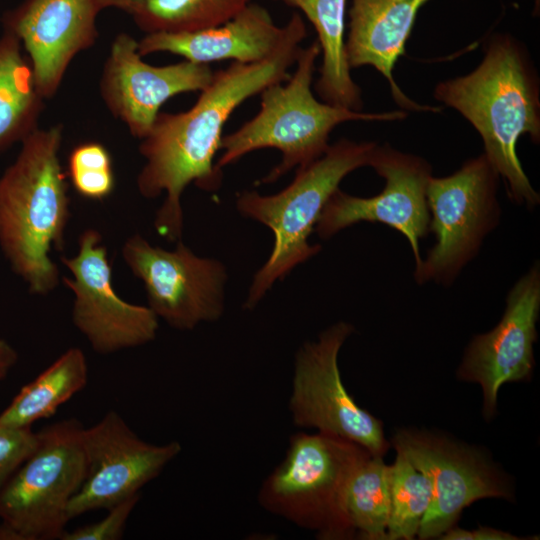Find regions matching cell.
<instances>
[{"instance_id": "obj_19", "label": "cell", "mask_w": 540, "mask_h": 540, "mask_svg": "<svg viewBox=\"0 0 540 540\" xmlns=\"http://www.w3.org/2000/svg\"><path fill=\"white\" fill-rule=\"evenodd\" d=\"M345 51L350 68L372 66L388 81L394 100L402 108L440 111L419 105L396 84L393 70L405 52L419 9L429 0H350Z\"/></svg>"}, {"instance_id": "obj_25", "label": "cell", "mask_w": 540, "mask_h": 540, "mask_svg": "<svg viewBox=\"0 0 540 540\" xmlns=\"http://www.w3.org/2000/svg\"><path fill=\"white\" fill-rule=\"evenodd\" d=\"M391 513L386 540L413 539L433 497L430 478L397 452L390 466Z\"/></svg>"}, {"instance_id": "obj_27", "label": "cell", "mask_w": 540, "mask_h": 540, "mask_svg": "<svg viewBox=\"0 0 540 540\" xmlns=\"http://www.w3.org/2000/svg\"><path fill=\"white\" fill-rule=\"evenodd\" d=\"M39 441L38 432L31 427L18 428L0 424V492L35 450Z\"/></svg>"}, {"instance_id": "obj_7", "label": "cell", "mask_w": 540, "mask_h": 540, "mask_svg": "<svg viewBox=\"0 0 540 540\" xmlns=\"http://www.w3.org/2000/svg\"><path fill=\"white\" fill-rule=\"evenodd\" d=\"M83 426L76 419L41 431L35 450L0 492V539H60L69 503L86 475Z\"/></svg>"}, {"instance_id": "obj_20", "label": "cell", "mask_w": 540, "mask_h": 540, "mask_svg": "<svg viewBox=\"0 0 540 540\" xmlns=\"http://www.w3.org/2000/svg\"><path fill=\"white\" fill-rule=\"evenodd\" d=\"M301 11L313 25L322 64L315 91L323 102L361 111V89L352 79L345 51L347 0H274Z\"/></svg>"}, {"instance_id": "obj_23", "label": "cell", "mask_w": 540, "mask_h": 540, "mask_svg": "<svg viewBox=\"0 0 540 540\" xmlns=\"http://www.w3.org/2000/svg\"><path fill=\"white\" fill-rule=\"evenodd\" d=\"M345 506L356 536L386 540L391 513L390 466L369 455L354 470L346 490Z\"/></svg>"}, {"instance_id": "obj_5", "label": "cell", "mask_w": 540, "mask_h": 540, "mask_svg": "<svg viewBox=\"0 0 540 540\" xmlns=\"http://www.w3.org/2000/svg\"><path fill=\"white\" fill-rule=\"evenodd\" d=\"M376 146L375 142L342 138L319 158L297 168L292 182L280 192L261 195L245 190L238 194L239 213L264 224L274 234L273 250L254 275L244 308H255L276 281L320 252V245L310 244L308 238L326 202L348 174L369 166Z\"/></svg>"}, {"instance_id": "obj_11", "label": "cell", "mask_w": 540, "mask_h": 540, "mask_svg": "<svg viewBox=\"0 0 540 540\" xmlns=\"http://www.w3.org/2000/svg\"><path fill=\"white\" fill-rule=\"evenodd\" d=\"M369 166L385 180L383 190L364 198L338 188L326 202L314 230L327 240L359 222L388 225L407 239L417 268L422 261L419 241L429 232L426 192L432 168L424 158L389 145L376 146Z\"/></svg>"}, {"instance_id": "obj_2", "label": "cell", "mask_w": 540, "mask_h": 540, "mask_svg": "<svg viewBox=\"0 0 540 540\" xmlns=\"http://www.w3.org/2000/svg\"><path fill=\"white\" fill-rule=\"evenodd\" d=\"M434 97L477 130L509 198L528 209L538 206L540 196L516 153L522 135L540 142V85L527 49L513 36H492L478 67L437 84Z\"/></svg>"}, {"instance_id": "obj_3", "label": "cell", "mask_w": 540, "mask_h": 540, "mask_svg": "<svg viewBox=\"0 0 540 540\" xmlns=\"http://www.w3.org/2000/svg\"><path fill=\"white\" fill-rule=\"evenodd\" d=\"M60 124L35 129L0 177V247L12 270L35 295L59 284L49 254L63 249L70 216L66 175L59 159Z\"/></svg>"}, {"instance_id": "obj_1", "label": "cell", "mask_w": 540, "mask_h": 540, "mask_svg": "<svg viewBox=\"0 0 540 540\" xmlns=\"http://www.w3.org/2000/svg\"><path fill=\"white\" fill-rule=\"evenodd\" d=\"M305 21L269 59L257 63L231 62L214 72L195 104L179 113H159L139 146L145 164L137 177L139 193L154 199L165 193L156 213V231L168 241L180 240L183 231L181 196L193 183L205 191L222 185L223 171L214 158L223 129L232 113L248 98L271 84L286 81L306 38Z\"/></svg>"}, {"instance_id": "obj_30", "label": "cell", "mask_w": 540, "mask_h": 540, "mask_svg": "<svg viewBox=\"0 0 540 540\" xmlns=\"http://www.w3.org/2000/svg\"><path fill=\"white\" fill-rule=\"evenodd\" d=\"M17 360L16 350L6 340L0 339V380L6 377Z\"/></svg>"}, {"instance_id": "obj_10", "label": "cell", "mask_w": 540, "mask_h": 540, "mask_svg": "<svg viewBox=\"0 0 540 540\" xmlns=\"http://www.w3.org/2000/svg\"><path fill=\"white\" fill-rule=\"evenodd\" d=\"M122 257L143 282L148 307L171 327L192 330L223 315L227 271L221 261L196 255L181 240L165 250L139 234L125 241Z\"/></svg>"}, {"instance_id": "obj_14", "label": "cell", "mask_w": 540, "mask_h": 540, "mask_svg": "<svg viewBox=\"0 0 540 540\" xmlns=\"http://www.w3.org/2000/svg\"><path fill=\"white\" fill-rule=\"evenodd\" d=\"M85 479L68 506L69 521L97 509H110L140 494L181 452L178 441L163 445L139 438L115 411L82 430Z\"/></svg>"}, {"instance_id": "obj_6", "label": "cell", "mask_w": 540, "mask_h": 540, "mask_svg": "<svg viewBox=\"0 0 540 540\" xmlns=\"http://www.w3.org/2000/svg\"><path fill=\"white\" fill-rule=\"evenodd\" d=\"M369 455L359 444L336 435L295 433L282 461L262 482L258 503L318 539H352L356 534L346 511V490L354 470Z\"/></svg>"}, {"instance_id": "obj_16", "label": "cell", "mask_w": 540, "mask_h": 540, "mask_svg": "<svg viewBox=\"0 0 540 540\" xmlns=\"http://www.w3.org/2000/svg\"><path fill=\"white\" fill-rule=\"evenodd\" d=\"M138 52V41L122 32L114 38L100 79V94L109 111L143 139L161 106L181 93L200 92L212 80L209 64L188 60L153 66Z\"/></svg>"}, {"instance_id": "obj_9", "label": "cell", "mask_w": 540, "mask_h": 540, "mask_svg": "<svg viewBox=\"0 0 540 540\" xmlns=\"http://www.w3.org/2000/svg\"><path fill=\"white\" fill-rule=\"evenodd\" d=\"M354 327L339 321L304 343L295 355L288 409L293 424L353 441L371 455L389 449L382 422L361 408L346 390L338 355Z\"/></svg>"}, {"instance_id": "obj_32", "label": "cell", "mask_w": 540, "mask_h": 540, "mask_svg": "<svg viewBox=\"0 0 540 540\" xmlns=\"http://www.w3.org/2000/svg\"><path fill=\"white\" fill-rule=\"evenodd\" d=\"M537 6L536 10L538 11V7H539V0H536L535 1V7Z\"/></svg>"}, {"instance_id": "obj_21", "label": "cell", "mask_w": 540, "mask_h": 540, "mask_svg": "<svg viewBox=\"0 0 540 540\" xmlns=\"http://www.w3.org/2000/svg\"><path fill=\"white\" fill-rule=\"evenodd\" d=\"M43 100L19 39L3 29L0 35V156L38 128Z\"/></svg>"}, {"instance_id": "obj_4", "label": "cell", "mask_w": 540, "mask_h": 540, "mask_svg": "<svg viewBox=\"0 0 540 540\" xmlns=\"http://www.w3.org/2000/svg\"><path fill=\"white\" fill-rule=\"evenodd\" d=\"M321 54L317 40L302 48L295 70L286 81L269 85L260 93L258 113L230 134L224 135L222 155L216 167L230 165L259 149L273 148L282 154L260 184L274 183L294 167L313 162L329 147L333 129L347 121H394L406 117L403 111L367 113L318 100L311 89L316 59Z\"/></svg>"}, {"instance_id": "obj_24", "label": "cell", "mask_w": 540, "mask_h": 540, "mask_svg": "<svg viewBox=\"0 0 540 540\" xmlns=\"http://www.w3.org/2000/svg\"><path fill=\"white\" fill-rule=\"evenodd\" d=\"M252 0H141L129 13L147 34L191 32L221 25Z\"/></svg>"}, {"instance_id": "obj_18", "label": "cell", "mask_w": 540, "mask_h": 540, "mask_svg": "<svg viewBox=\"0 0 540 540\" xmlns=\"http://www.w3.org/2000/svg\"><path fill=\"white\" fill-rule=\"evenodd\" d=\"M304 19L293 12L283 26H277L264 6L251 2L227 22L191 32L149 33L138 42L145 56L167 52L198 64L224 60L257 63L272 57Z\"/></svg>"}, {"instance_id": "obj_28", "label": "cell", "mask_w": 540, "mask_h": 540, "mask_svg": "<svg viewBox=\"0 0 540 540\" xmlns=\"http://www.w3.org/2000/svg\"><path fill=\"white\" fill-rule=\"evenodd\" d=\"M140 499V494L132 496L108 509V514L100 521L65 530L61 540H118L121 539L127 520Z\"/></svg>"}, {"instance_id": "obj_29", "label": "cell", "mask_w": 540, "mask_h": 540, "mask_svg": "<svg viewBox=\"0 0 540 540\" xmlns=\"http://www.w3.org/2000/svg\"><path fill=\"white\" fill-rule=\"evenodd\" d=\"M444 540H515L519 537H515L512 534L503 532L497 529L488 527H479L475 530L469 531L458 527H452L447 530L441 537Z\"/></svg>"}, {"instance_id": "obj_17", "label": "cell", "mask_w": 540, "mask_h": 540, "mask_svg": "<svg viewBox=\"0 0 540 540\" xmlns=\"http://www.w3.org/2000/svg\"><path fill=\"white\" fill-rule=\"evenodd\" d=\"M98 0H24L3 14V29L26 51L37 90L52 97L73 58L94 45Z\"/></svg>"}, {"instance_id": "obj_13", "label": "cell", "mask_w": 540, "mask_h": 540, "mask_svg": "<svg viewBox=\"0 0 540 540\" xmlns=\"http://www.w3.org/2000/svg\"><path fill=\"white\" fill-rule=\"evenodd\" d=\"M101 241L97 230H85L79 237L78 253L61 257L72 275L62 280L74 295V325L95 352L110 354L153 341L159 318L148 306L128 303L115 292Z\"/></svg>"}, {"instance_id": "obj_22", "label": "cell", "mask_w": 540, "mask_h": 540, "mask_svg": "<svg viewBox=\"0 0 540 540\" xmlns=\"http://www.w3.org/2000/svg\"><path fill=\"white\" fill-rule=\"evenodd\" d=\"M88 380V365L80 348L62 353L33 381L21 388L0 413V424L27 428L40 419L49 418Z\"/></svg>"}, {"instance_id": "obj_26", "label": "cell", "mask_w": 540, "mask_h": 540, "mask_svg": "<svg viewBox=\"0 0 540 540\" xmlns=\"http://www.w3.org/2000/svg\"><path fill=\"white\" fill-rule=\"evenodd\" d=\"M68 176L77 193L90 200L107 198L115 187L110 153L98 142H85L73 148Z\"/></svg>"}, {"instance_id": "obj_8", "label": "cell", "mask_w": 540, "mask_h": 540, "mask_svg": "<svg viewBox=\"0 0 540 540\" xmlns=\"http://www.w3.org/2000/svg\"><path fill=\"white\" fill-rule=\"evenodd\" d=\"M499 180L484 153L449 176L430 177L426 192L429 231L436 241L414 270L418 284L434 281L449 286L478 254L500 220Z\"/></svg>"}, {"instance_id": "obj_12", "label": "cell", "mask_w": 540, "mask_h": 540, "mask_svg": "<svg viewBox=\"0 0 540 540\" xmlns=\"http://www.w3.org/2000/svg\"><path fill=\"white\" fill-rule=\"evenodd\" d=\"M403 454L433 485V497L422 518L419 539L442 536L463 509L482 498L512 497L508 480L479 450L428 432L400 430L393 439Z\"/></svg>"}, {"instance_id": "obj_15", "label": "cell", "mask_w": 540, "mask_h": 540, "mask_svg": "<svg viewBox=\"0 0 540 540\" xmlns=\"http://www.w3.org/2000/svg\"><path fill=\"white\" fill-rule=\"evenodd\" d=\"M539 313L540 266L535 262L509 290L498 324L469 343L457 371L459 379L482 387L487 419L495 414L503 384L531 376Z\"/></svg>"}, {"instance_id": "obj_31", "label": "cell", "mask_w": 540, "mask_h": 540, "mask_svg": "<svg viewBox=\"0 0 540 540\" xmlns=\"http://www.w3.org/2000/svg\"><path fill=\"white\" fill-rule=\"evenodd\" d=\"M140 1L141 0H98L102 10L106 8H116L128 14Z\"/></svg>"}]
</instances>
